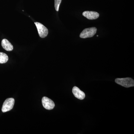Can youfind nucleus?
Segmentation results:
<instances>
[{"instance_id":"obj_6","label":"nucleus","mask_w":134,"mask_h":134,"mask_svg":"<svg viewBox=\"0 0 134 134\" xmlns=\"http://www.w3.org/2000/svg\"><path fill=\"white\" fill-rule=\"evenodd\" d=\"M72 92L75 97L78 99L82 100L85 98V95L84 92L81 91L78 87L76 86L73 87L72 89Z\"/></svg>"},{"instance_id":"obj_5","label":"nucleus","mask_w":134,"mask_h":134,"mask_svg":"<svg viewBox=\"0 0 134 134\" xmlns=\"http://www.w3.org/2000/svg\"><path fill=\"white\" fill-rule=\"evenodd\" d=\"M42 103L43 107L47 110H52L55 107L53 101L46 97H43L42 98Z\"/></svg>"},{"instance_id":"obj_10","label":"nucleus","mask_w":134,"mask_h":134,"mask_svg":"<svg viewBox=\"0 0 134 134\" xmlns=\"http://www.w3.org/2000/svg\"><path fill=\"white\" fill-rule=\"evenodd\" d=\"M62 0H54V7L55 10L59 11L60 4L61 3Z\"/></svg>"},{"instance_id":"obj_7","label":"nucleus","mask_w":134,"mask_h":134,"mask_svg":"<svg viewBox=\"0 0 134 134\" xmlns=\"http://www.w3.org/2000/svg\"><path fill=\"white\" fill-rule=\"evenodd\" d=\"M82 15L87 19L91 20L97 19L99 15L98 12L89 11H85L83 13Z\"/></svg>"},{"instance_id":"obj_2","label":"nucleus","mask_w":134,"mask_h":134,"mask_svg":"<svg viewBox=\"0 0 134 134\" xmlns=\"http://www.w3.org/2000/svg\"><path fill=\"white\" fill-rule=\"evenodd\" d=\"M97 31V29L96 27H91L85 29L80 34V38H86L92 37L96 34Z\"/></svg>"},{"instance_id":"obj_9","label":"nucleus","mask_w":134,"mask_h":134,"mask_svg":"<svg viewBox=\"0 0 134 134\" xmlns=\"http://www.w3.org/2000/svg\"><path fill=\"white\" fill-rule=\"evenodd\" d=\"M8 57L7 54L4 53L0 52V63L3 64L7 62Z\"/></svg>"},{"instance_id":"obj_1","label":"nucleus","mask_w":134,"mask_h":134,"mask_svg":"<svg viewBox=\"0 0 134 134\" xmlns=\"http://www.w3.org/2000/svg\"><path fill=\"white\" fill-rule=\"evenodd\" d=\"M116 83L126 88H129L134 86V81L130 77L123 78H117L115 79Z\"/></svg>"},{"instance_id":"obj_4","label":"nucleus","mask_w":134,"mask_h":134,"mask_svg":"<svg viewBox=\"0 0 134 134\" xmlns=\"http://www.w3.org/2000/svg\"><path fill=\"white\" fill-rule=\"evenodd\" d=\"M34 24L37 27L40 37L41 38H44L46 37L48 34V29L40 23L36 22Z\"/></svg>"},{"instance_id":"obj_3","label":"nucleus","mask_w":134,"mask_h":134,"mask_svg":"<svg viewBox=\"0 0 134 134\" xmlns=\"http://www.w3.org/2000/svg\"><path fill=\"white\" fill-rule=\"evenodd\" d=\"M15 99L13 98H9L5 100L2 105V111L3 113L7 112L12 110L14 107Z\"/></svg>"},{"instance_id":"obj_8","label":"nucleus","mask_w":134,"mask_h":134,"mask_svg":"<svg viewBox=\"0 0 134 134\" xmlns=\"http://www.w3.org/2000/svg\"><path fill=\"white\" fill-rule=\"evenodd\" d=\"M3 48L7 51H11L13 50V46L8 40L6 39L2 40L1 43Z\"/></svg>"}]
</instances>
